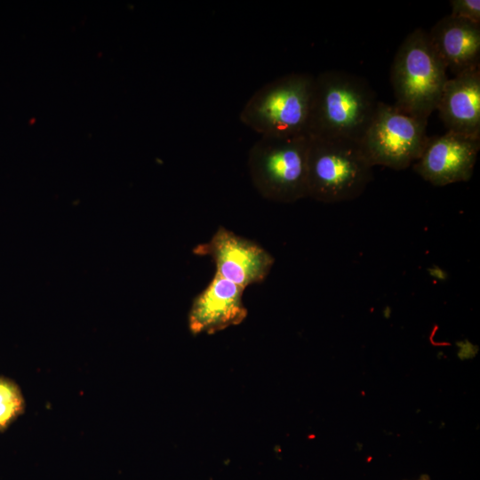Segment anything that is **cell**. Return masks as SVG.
Returning a JSON list of instances; mask_svg holds the SVG:
<instances>
[{
  "label": "cell",
  "instance_id": "1",
  "mask_svg": "<svg viewBox=\"0 0 480 480\" xmlns=\"http://www.w3.org/2000/svg\"><path fill=\"white\" fill-rule=\"evenodd\" d=\"M378 102L364 77L341 70L322 72L314 77L308 135L358 141Z\"/></svg>",
  "mask_w": 480,
  "mask_h": 480
},
{
  "label": "cell",
  "instance_id": "2",
  "mask_svg": "<svg viewBox=\"0 0 480 480\" xmlns=\"http://www.w3.org/2000/svg\"><path fill=\"white\" fill-rule=\"evenodd\" d=\"M446 71L428 33L421 28L414 29L400 44L391 66L394 105L414 117L428 120L448 79Z\"/></svg>",
  "mask_w": 480,
  "mask_h": 480
},
{
  "label": "cell",
  "instance_id": "3",
  "mask_svg": "<svg viewBox=\"0 0 480 480\" xmlns=\"http://www.w3.org/2000/svg\"><path fill=\"white\" fill-rule=\"evenodd\" d=\"M372 168L356 140L309 137L308 197L325 204L354 200L372 181Z\"/></svg>",
  "mask_w": 480,
  "mask_h": 480
},
{
  "label": "cell",
  "instance_id": "4",
  "mask_svg": "<svg viewBox=\"0 0 480 480\" xmlns=\"http://www.w3.org/2000/svg\"><path fill=\"white\" fill-rule=\"evenodd\" d=\"M314 77L292 73L266 84L244 106L241 122L260 136H308Z\"/></svg>",
  "mask_w": 480,
  "mask_h": 480
},
{
  "label": "cell",
  "instance_id": "5",
  "mask_svg": "<svg viewBox=\"0 0 480 480\" xmlns=\"http://www.w3.org/2000/svg\"><path fill=\"white\" fill-rule=\"evenodd\" d=\"M308 136H261L249 151L248 170L264 198L292 204L308 197Z\"/></svg>",
  "mask_w": 480,
  "mask_h": 480
},
{
  "label": "cell",
  "instance_id": "6",
  "mask_svg": "<svg viewBox=\"0 0 480 480\" xmlns=\"http://www.w3.org/2000/svg\"><path fill=\"white\" fill-rule=\"evenodd\" d=\"M427 125L428 120L379 101L358 143L372 167L404 170L421 154L428 138Z\"/></svg>",
  "mask_w": 480,
  "mask_h": 480
},
{
  "label": "cell",
  "instance_id": "7",
  "mask_svg": "<svg viewBox=\"0 0 480 480\" xmlns=\"http://www.w3.org/2000/svg\"><path fill=\"white\" fill-rule=\"evenodd\" d=\"M193 252L210 257L218 275L244 289L264 281L275 263L260 244L224 227L218 228L209 241L197 244Z\"/></svg>",
  "mask_w": 480,
  "mask_h": 480
},
{
  "label": "cell",
  "instance_id": "8",
  "mask_svg": "<svg viewBox=\"0 0 480 480\" xmlns=\"http://www.w3.org/2000/svg\"><path fill=\"white\" fill-rule=\"evenodd\" d=\"M479 149L480 137L446 131L428 138L412 168L434 186L465 182L473 175Z\"/></svg>",
  "mask_w": 480,
  "mask_h": 480
},
{
  "label": "cell",
  "instance_id": "9",
  "mask_svg": "<svg viewBox=\"0 0 480 480\" xmlns=\"http://www.w3.org/2000/svg\"><path fill=\"white\" fill-rule=\"evenodd\" d=\"M244 290L215 273L192 302L188 314L190 332L213 334L241 324L247 316L243 302Z\"/></svg>",
  "mask_w": 480,
  "mask_h": 480
},
{
  "label": "cell",
  "instance_id": "10",
  "mask_svg": "<svg viewBox=\"0 0 480 480\" xmlns=\"http://www.w3.org/2000/svg\"><path fill=\"white\" fill-rule=\"evenodd\" d=\"M436 110L447 131L480 137V68L448 78Z\"/></svg>",
  "mask_w": 480,
  "mask_h": 480
},
{
  "label": "cell",
  "instance_id": "11",
  "mask_svg": "<svg viewBox=\"0 0 480 480\" xmlns=\"http://www.w3.org/2000/svg\"><path fill=\"white\" fill-rule=\"evenodd\" d=\"M428 33L446 69L454 76L480 68V23L449 14Z\"/></svg>",
  "mask_w": 480,
  "mask_h": 480
},
{
  "label": "cell",
  "instance_id": "12",
  "mask_svg": "<svg viewBox=\"0 0 480 480\" xmlns=\"http://www.w3.org/2000/svg\"><path fill=\"white\" fill-rule=\"evenodd\" d=\"M24 410L25 400L19 386L0 376V432L4 431Z\"/></svg>",
  "mask_w": 480,
  "mask_h": 480
},
{
  "label": "cell",
  "instance_id": "13",
  "mask_svg": "<svg viewBox=\"0 0 480 480\" xmlns=\"http://www.w3.org/2000/svg\"><path fill=\"white\" fill-rule=\"evenodd\" d=\"M453 17L480 23L479 0H451L449 1Z\"/></svg>",
  "mask_w": 480,
  "mask_h": 480
},
{
  "label": "cell",
  "instance_id": "14",
  "mask_svg": "<svg viewBox=\"0 0 480 480\" xmlns=\"http://www.w3.org/2000/svg\"><path fill=\"white\" fill-rule=\"evenodd\" d=\"M418 480H430V479L428 478V476H421L420 479H418Z\"/></svg>",
  "mask_w": 480,
  "mask_h": 480
}]
</instances>
